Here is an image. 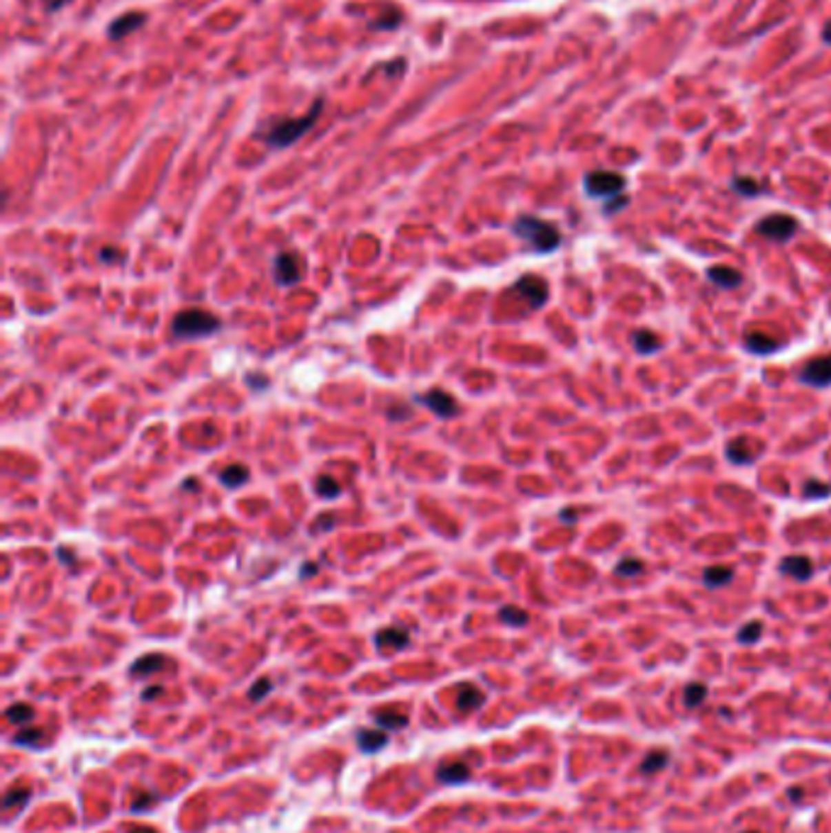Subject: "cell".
Returning <instances> with one entry per match:
<instances>
[{"label": "cell", "mask_w": 831, "mask_h": 833, "mask_svg": "<svg viewBox=\"0 0 831 833\" xmlns=\"http://www.w3.org/2000/svg\"><path fill=\"white\" fill-rule=\"evenodd\" d=\"M788 794H790V796H792V799H800L802 790H800V787H794V790H790V792H788Z\"/></svg>", "instance_id": "ee69618b"}, {"label": "cell", "mask_w": 831, "mask_h": 833, "mask_svg": "<svg viewBox=\"0 0 831 833\" xmlns=\"http://www.w3.org/2000/svg\"><path fill=\"white\" fill-rule=\"evenodd\" d=\"M741 833H758V831H741Z\"/></svg>", "instance_id": "bcb514c9"}, {"label": "cell", "mask_w": 831, "mask_h": 833, "mask_svg": "<svg viewBox=\"0 0 831 833\" xmlns=\"http://www.w3.org/2000/svg\"><path fill=\"white\" fill-rule=\"evenodd\" d=\"M746 349L751 353H756V356H766V353H773V351H778L780 349V344L778 341H773L770 339V336H766V334H758V331H753V334H748L746 336Z\"/></svg>", "instance_id": "603a6c76"}, {"label": "cell", "mask_w": 831, "mask_h": 833, "mask_svg": "<svg viewBox=\"0 0 831 833\" xmlns=\"http://www.w3.org/2000/svg\"><path fill=\"white\" fill-rule=\"evenodd\" d=\"M39 739H42V731L39 728H22L12 736L17 745H25V748H39Z\"/></svg>", "instance_id": "836d02e7"}, {"label": "cell", "mask_w": 831, "mask_h": 833, "mask_svg": "<svg viewBox=\"0 0 831 833\" xmlns=\"http://www.w3.org/2000/svg\"><path fill=\"white\" fill-rule=\"evenodd\" d=\"M778 570L783 573L785 577H792L797 582H807L814 573V563L807 558V555H788L783 558L778 566Z\"/></svg>", "instance_id": "30bf717a"}, {"label": "cell", "mask_w": 831, "mask_h": 833, "mask_svg": "<svg viewBox=\"0 0 831 833\" xmlns=\"http://www.w3.org/2000/svg\"><path fill=\"white\" fill-rule=\"evenodd\" d=\"M356 745L363 753H378L388 745V736L383 731H371V728H358L356 731Z\"/></svg>", "instance_id": "9a60e30c"}, {"label": "cell", "mask_w": 831, "mask_h": 833, "mask_svg": "<svg viewBox=\"0 0 831 833\" xmlns=\"http://www.w3.org/2000/svg\"><path fill=\"white\" fill-rule=\"evenodd\" d=\"M707 278H710L712 285H717V288H721V290L739 288V285L743 283L741 271H737V268H731V266H712L710 271H707Z\"/></svg>", "instance_id": "8fae6325"}, {"label": "cell", "mask_w": 831, "mask_h": 833, "mask_svg": "<svg viewBox=\"0 0 831 833\" xmlns=\"http://www.w3.org/2000/svg\"><path fill=\"white\" fill-rule=\"evenodd\" d=\"M130 833H156V831L149 826H137V828H130Z\"/></svg>", "instance_id": "b9f144b4"}, {"label": "cell", "mask_w": 831, "mask_h": 833, "mask_svg": "<svg viewBox=\"0 0 831 833\" xmlns=\"http://www.w3.org/2000/svg\"><path fill=\"white\" fill-rule=\"evenodd\" d=\"M163 666H166V655H161V653H149V655H142L139 661L132 663L130 675H134V677H147V675H154V672H158Z\"/></svg>", "instance_id": "e0dca14e"}, {"label": "cell", "mask_w": 831, "mask_h": 833, "mask_svg": "<svg viewBox=\"0 0 831 833\" xmlns=\"http://www.w3.org/2000/svg\"><path fill=\"white\" fill-rule=\"evenodd\" d=\"M271 690H274V685H271L269 677H261V680H258L256 685L249 690V699H252V702H261V699L266 697Z\"/></svg>", "instance_id": "d590c367"}, {"label": "cell", "mask_w": 831, "mask_h": 833, "mask_svg": "<svg viewBox=\"0 0 831 833\" xmlns=\"http://www.w3.org/2000/svg\"><path fill=\"white\" fill-rule=\"evenodd\" d=\"M731 188H734V193L743 195V198H756V195L763 193L761 183L753 178H746V176H737V178L731 181Z\"/></svg>", "instance_id": "83f0119b"}, {"label": "cell", "mask_w": 831, "mask_h": 833, "mask_svg": "<svg viewBox=\"0 0 831 833\" xmlns=\"http://www.w3.org/2000/svg\"><path fill=\"white\" fill-rule=\"evenodd\" d=\"M705 699H707V685H702V682H690V685L685 687V692H683L685 707H690V709L700 707Z\"/></svg>", "instance_id": "4316f807"}, {"label": "cell", "mask_w": 831, "mask_h": 833, "mask_svg": "<svg viewBox=\"0 0 831 833\" xmlns=\"http://www.w3.org/2000/svg\"><path fill=\"white\" fill-rule=\"evenodd\" d=\"M483 702H485V695L475 685H471V682H469V685L458 687L456 707L461 709V712H475V709L483 707Z\"/></svg>", "instance_id": "2e32d148"}, {"label": "cell", "mask_w": 831, "mask_h": 833, "mask_svg": "<svg viewBox=\"0 0 831 833\" xmlns=\"http://www.w3.org/2000/svg\"><path fill=\"white\" fill-rule=\"evenodd\" d=\"M220 482L225 488H242L244 482H249V468L244 463H234V466H227L220 473Z\"/></svg>", "instance_id": "44dd1931"}, {"label": "cell", "mask_w": 831, "mask_h": 833, "mask_svg": "<svg viewBox=\"0 0 831 833\" xmlns=\"http://www.w3.org/2000/svg\"><path fill=\"white\" fill-rule=\"evenodd\" d=\"M30 794H32V790L30 787H25V785H15L12 787V790H8L6 792V799H3V809H6V812H10L12 807H25L27 804V799H30Z\"/></svg>", "instance_id": "484cf974"}, {"label": "cell", "mask_w": 831, "mask_h": 833, "mask_svg": "<svg viewBox=\"0 0 831 833\" xmlns=\"http://www.w3.org/2000/svg\"><path fill=\"white\" fill-rule=\"evenodd\" d=\"M824 42H831V22L824 27Z\"/></svg>", "instance_id": "f6af8a7d"}, {"label": "cell", "mask_w": 831, "mask_h": 833, "mask_svg": "<svg viewBox=\"0 0 831 833\" xmlns=\"http://www.w3.org/2000/svg\"><path fill=\"white\" fill-rule=\"evenodd\" d=\"M800 380L812 388H829L831 385V356H817L805 363L800 371Z\"/></svg>", "instance_id": "ba28073f"}, {"label": "cell", "mask_w": 831, "mask_h": 833, "mask_svg": "<svg viewBox=\"0 0 831 833\" xmlns=\"http://www.w3.org/2000/svg\"><path fill=\"white\" fill-rule=\"evenodd\" d=\"M144 22H147V15H144V12H127V15L117 17V20L107 27V34H110V39H125L130 32L142 27Z\"/></svg>", "instance_id": "7c38bea8"}, {"label": "cell", "mask_w": 831, "mask_h": 833, "mask_svg": "<svg viewBox=\"0 0 831 833\" xmlns=\"http://www.w3.org/2000/svg\"><path fill=\"white\" fill-rule=\"evenodd\" d=\"M163 692V687H158V685H154V687H147V690L142 692V699H152V697H158V695H161Z\"/></svg>", "instance_id": "f35d334b"}, {"label": "cell", "mask_w": 831, "mask_h": 833, "mask_svg": "<svg viewBox=\"0 0 831 833\" xmlns=\"http://www.w3.org/2000/svg\"><path fill=\"white\" fill-rule=\"evenodd\" d=\"M726 458H729L731 463H737V466H748V463L756 458L751 453V449H748L746 436H739V439H734L731 444H726Z\"/></svg>", "instance_id": "ac0fdd59"}, {"label": "cell", "mask_w": 831, "mask_h": 833, "mask_svg": "<svg viewBox=\"0 0 831 833\" xmlns=\"http://www.w3.org/2000/svg\"><path fill=\"white\" fill-rule=\"evenodd\" d=\"M515 293H520L531 307H544L548 300V285L539 276H522L515 283Z\"/></svg>", "instance_id": "9c48e42d"}, {"label": "cell", "mask_w": 831, "mask_h": 833, "mask_svg": "<svg viewBox=\"0 0 831 833\" xmlns=\"http://www.w3.org/2000/svg\"><path fill=\"white\" fill-rule=\"evenodd\" d=\"M407 644H410V634H407L405 629H395V626H390V629H380L378 634H376V646H378V650H402Z\"/></svg>", "instance_id": "5bb4252c"}, {"label": "cell", "mask_w": 831, "mask_h": 833, "mask_svg": "<svg viewBox=\"0 0 831 833\" xmlns=\"http://www.w3.org/2000/svg\"><path fill=\"white\" fill-rule=\"evenodd\" d=\"M437 780L444 782V785H463V782L471 780V770L466 763H458V760H453V763H442V765L437 768Z\"/></svg>", "instance_id": "4fadbf2b"}, {"label": "cell", "mask_w": 831, "mask_h": 833, "mask_svg": "<svg viewBox=\"0 0 831 833\" xmlns=\"http://www.w3.org/2000/svg\"><path fill=\"white\" fill-rule=\"evenodd\" d=\"M585 185V193L590 198H619L622 190H624L626 181L622 173H615V171H590L583 181Z\"/></svg>", "instance_id": "277c9868"}, {"label": "cell", "mask_w": 831, "mask_h": 833, "mask_svg": "<svg viewBox=\"0 0 831 833\" xmlns=\"http://www.w3.org/2000/svg\"><path fill=\"white\" fill-rule=\"evenodd\" d=\"M626 203H629V200H626L624 195H619V198H612L610 203L605 205V215H612V212H619L622 207H626Z\"/></svg>", "instance_id": "8d00e7d4"}, {"label": "cell", "mask_w": 831, "mask_h": 833, "mask_svg": "<svg viewBox=\"0 0 831 833\" xmlns=\"http://www.w3.org/2000/svg\"><path fill=\"white\" fill-rule=\"evenodd\" d=\"M220 329V320L205 309H183L174 320L176 339H201Z\"/></svg>", "instance_id": "3957f363"}, {"label": "cell", "mask_w": 831, "mask_h": 833, "mask_svg": "<svg viewBox=\"0 0 831 833\" xmlns=\"http://www.w3.org/2000/svg\"><path fill=\"white\" fill-rule=\"evenodd\" d=\"M373 721L383 728H390V731H400V728L407 726V714L402 712H395V709H380V712L373 714Z\"/></svg>", "instance_id": "ffe728a7"}, {"label": "cell", "mask_w": 831, "mask_h": 833, "mask_svg": "<svg viewBox=\"0 0 831 833\" xmlns=\"http://www.w3.org/2000/svg\"><path fill=\"white\" fill-rule=\"evenodd\" d=\"M644 570H646V566H644L642 561H637V558H624V561L617 563L615 575H619V577H637V575H642Z\"/></svg>", "instance_id": "f546056e"}, {"label": "cell", "mask_w": 831, "mask_h": 833, "mask_svg": "<svg viewBox=\"0 0 831 833\" xmlns=\"http://www.w3.org/2000/svg\"><path fill=\"white\" fill-rule=\"evenodd\" d=\"M322 105H325V100L320 98V100H315V105H312L310 110H307L302 117H295V120H283V122H278V125H276L274 130L269 132V136H266L271 147L285 149V147H290V144L298 142V139H300L302 134H307V130H310V127L317 122V117H320Z\"/></svg>", "instance_id": "7a4b0ae2"}, {"label": "cell", "mask_w": 831, "mask_h": 833, "mask_svg": "<svg viewBox=\"0 0 831 833\" xmlns=\"http://www.w3.org/2000/svg\"><path fill=\"white\" fill-rule=\"evenodd\" d=\"M334 522H337V519H334V517H329V514H325V517H322L320 522H315V526H312V531L329 529V526H334Z\"/></svg>", "instance_id": "74e56055"}, {"label": "cell", "mask_w": 831, "mask_h": 833, "mask_svg": "<svg viewBox=\"0 0 831 833\" xmlns=\"http://www.w3.org/2000/svg\"><path fill=\"white\" fill-rule=\"evenodd\" d=\"M761 636H763V624L761 621H748V624H743L741 629H739L737 639H739V644H756Z\"/></svg>", "instance_id": "d6a6232c"}, {"label": "cell", "mask_w": 831, "mask_h": 833, "mask_svg": "<svg viewBox=\"0 0 831 833\" xmlns=\"http://www.w3.org/2000/svg\"><path fill=\"white\" fill-rule=\"evenodd\" d=\"M112 256H117L115 249H103L101 251V258H112Z\"/></svg>", "instance_id": "7bdbcfd3"}, {"label": "cell", "mask_w": 831, "mask_h": 833, "mask_svg": "<svg viewBox=\"0 0 831 833\" xmlns=\"http://www.w3.org/2000/svg\"><path fill=\"white\" fill-rule=\"evenodd\" d=\"M6 719L10 723H27L34 719V709H32L30 704H12V707L6 712Z\"/></svg>", "instance_id": "4dcf8cb0"}, {"label": "cell", "mask_w": 831, "mask_h": 833, "mask_svg": "<svg viewBox=\"0 0 831 833\" xmlns=\"http://www.w3.org/2000/svg\"><path fill=\"white\" fill-rule=\"evenodd\" d=\"M417 402L420 404H424V407H429L431 412L437 414V417H442V420H449V417H456L458 414V402H456V398H453V395H449V393H444V390H429V393H420L417 395Z\"/></svg>", "instance_id": "52a82bcc"}, {"label": "cell", "mask_w": 831, "mask_h": 833, "mask_svg": "<svg viewBox=\"0 0 831 833\" xmlns=\"http://www.w3.org/2000/svg\"><path fill=\"white\" fill-rule=\"evenodd\" d=\"M315 570H317V566H315V563H312V566H310V563H307V566H302V577H307V575H315Z\"/></svg>", "instance_id": "60d3db41"}, {"label": "cell", "mask_w": 831, "mask_h": 833, "mask_svg": "<svg viewBox=\"0 0 831 833\" xmlns=\"http://www.w3.org/2000/svg\"><path fill=\"white\" fill-rule=\"evenodd\" d=\"M797 220H794V217H790V215H768V217H763L761 222H758L756 225V232L761 236H768V239H773V241H788L790 236H794L797 234Z\"/></svg>", "instance_id": "5b68a950"}, {"label": "cell", "mask_w": 831, "mask_h": 833, "mask_svg": "<svg viewBox=\"0 0 831 833\" xmlns=\"http://www.w3.org/2000/svg\"><path fill=\"white\" fill-rule=\"evenodd\" d=\"M315 490H317V495H320L322 500H334V497H339V495H342V485H339V482L334 480L331 475H320V477H317Z\"/></svg>", "instance_id": "d4e9b609"}, {"label": "cell", "mask_w": 831, "mask_h": 833, "mask_svg": "<svg viewBox=\"0 0 831 833\" xmlns=\"http://www.w3.org/2000/svg\"><path fill=\"white\" fill-rule=\"evenodd\" d=\"M561 519L566 522V524H573V522H575V514L571 512V509H563V512H561Z\"/></svg>", "instance_id": "ab89813d"}, {"label": "cell", "mask_w": 831, "mask_h": 833, "mask_svg": "<svg viewBox=\"0 0 831 833\" xmlns=\"http://www.w3.org/2000/svg\"><path fill=\"white\" fill-rule=\"evenodd\" d=\"M154 802H156V794H154V792H139L137 799L130 804V812L142 814V812H147V809H152Z\"/></svg>", "instance_id": "e575fe53"}, {"label": "cell", "mask_w": 831, "mask_h": 833, "mask_svg": "<svg viewBox=\"0 0 831 833\" xmlns=\"http://www.w3.org/2000/svg\"><path fill=\"white\" fill-rule=\"evenodd\" d=\"M731 580H734V570L726 566H710V568H705V573H702V582H705L707 587H712V590L729 585Z\"/></svg>", "instance_id": "d6986e66"}, {"label": "cell", "mask_w": 831, "mask_h": 833, "mask_svg": "<svg viewBox=\"0 0 831 833\" xmlns=\"http://www.w3.org/2000/svg\"><path fill=\"white\" fill-rule=\"evenodd\" d=\"M512 232L539 254L556 251L558 244H561V232H558L556 225H551V222H546V220H539V217H531V215L517 217V222L512 225Z\"/></svg>", "instance_id": "6da1fadb"}, {"label": "cell", "mask_w": 831, "mask_h": 833, "mask_svg": "<svg viewBox=\"0 0 831 833\" xmlns=\"http://www.w3.org/2000/svg\"><path fill=\"white\" fill-rule=\"evenodd\" d=\"M274 278L276 283L288 288V285H298L302 280V261L298 254L283 251L276 256L274 261Z\"/></svg>", "instance_id": "8992f818"}, {"label": "cell", "mask_w": 831, "mask_h": 833, "mask_svg": "<svg viewBox=\"0 0 831 833\" xmlns=\"http://www.w3.org/2000/svg\"><path fill=\"white\" fill-rule=\"evenodd\" d=\"M631 341H634V349H637L642 356H648V353L661 349V341H658V336L653 334L651 329H637L631 334Z\"/></svg>", "instance_id": "7402d4cb"}, {"label": "cell", "mask_w": 831, "mask_h": 833, "mask_svg": "<svg viewBox=\"0 0 831 833\" xmlns=\"http://www.w3.org/2000/svg\"><path fill=\"white\" fill-rule=\"evenodd\" d=\"M668 760H670L668 750H663V748L651 750V753L644 758L642 765H639V772H642V775H653V772H661L663 768L668 765Z\"/></svg>", "instance_id": "cb8c5ba5"}, {"label": "cell", "mask_w": 831, "mask_h": 833, "mask_svg": "<svg viewBox=\"0 0 831 833\" xmlns=\"http://www.w3.org/2000/svg\"><path fill=\"white\" fill-rule=\"evenodd\" d=\"M500 621H505L507 626H524V624L529 621V614H526L524 609L507 604V607L500 609Z\"/></svg>", "instance_id": "f1b7e54d"}, {"label": "cell", "mask_w": 831, "mask_h": 833, "mask_svg": "<svg viewBox=\"0 0 831 833\" xmlns=\"http://www.w3.org/2000/svg\"><path fill=\"white\" fill-rule=\"evenodd\" d=\"M802 495H805L807 500H824L831 495V485L819 482V480H807L805 485H802Z\"/></svg>", "instance_id": "1f68e13d"}]
</instances>
